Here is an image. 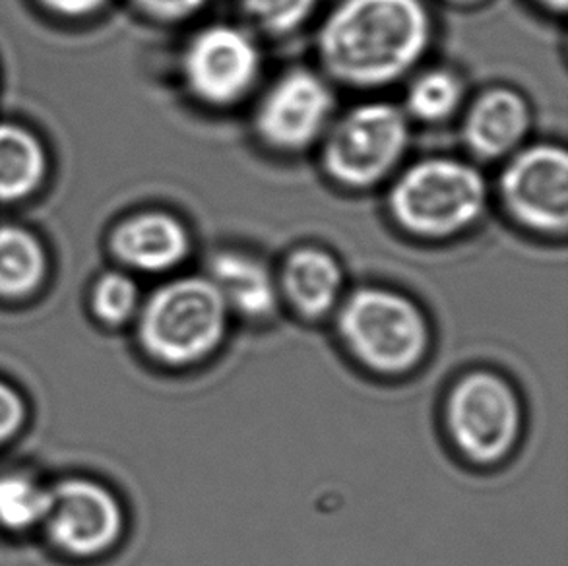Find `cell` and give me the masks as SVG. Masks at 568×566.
Instances as JSON below:
<instances>
[{
	"instance_id": "3",
	"label": "cell",
	"mask_w": 568,
	"mask_h": 566,
	"mask_svg": "<svg viewBox=\"0 0 568 566\" xmlns=\"http://www.w3.org/2000/svg\"><path fill=\"white\" fill-rule=\"evenodd\" d=\"M334 322L339 344L355 365L378 378L412 375L429 357V316L404 291L355 287L342 299Z\"/></svg>"
},
{
	"instance_id": "1",
	"label": "cell",
	"mask_w": 568,
	"mask_h": 566,
	"mask_svg": "<svg viewBox=\"0 0 568 566\" xmlns=\"http://www.w3.org/2000/svg\"><path fill=\"white\" fill-rule=\"evenodd\" d=\"M433 39L425 0H338L316 31L318 70L334 85L386 90L422 69Z\"/></svg>"
},
{
	"instance_id": "11",
	"label": "cell",
	"mask_w": 568,
	"mask_h": 566,
	"mask_svg": "<svg viewBox=\"0 0 568 566\" xmlns=\"http://www.w3.org/2000/svg\"><path fill=\"white\" fill-rule=\"evenodd\" d=\"M462 144L476 163L508 160L528 144L534 111L515 85L495 84L466 101L462 109Z\"/></svg>"
},
{
	"instance_id": "17",
	"label": "cell",
	"mask_w": 568,
	"mask_h": 566,
	"mask_svg": "<svg viewBox=\"0 0 568 566\" xmlns=\"http://www.w3.org/2000/svg\"><path fill=\"white\" fill-rule=\"evenodd\" d=\"M45 272L38 239L18 228L0 230V295L22 297L36 290Z\"/></svg>"
},
{
	"instance_id": "9",
	"label": "cell",
	"mask_w": 568,
	"mask_h": 566,
	"mask_svg": "<svg viewBox=\"0 0 568 566\" xmlns=\"http://www.w3.org/2000/svg\"><path fill=\"white\" fill-rule=\"evenodd\" d=\"M497 200L508 220L539 237L568 230V153L554 142L526 144L503 161Z\"/></svg>"
},
{
	"instance_id": "16",
	"label": "cell",
	"mask_w": 568,
	"mask_h": 566,
	"mask_svg": "<svg viewBox=\"0 0 568 566\" xmlns=\"http://www.w3.org/2000/svg\"><path fill=\"white\" fill-rule=\"evenodd\" d=\"M43 171L45 155L38 139L16 124H0V200L36 191Z\"/></svg>"
},
{
	"instance_id": "10",
	"label": "cell",
	"mask_w": 568,
	"mask_h": 566,
	"mask_svg": "<svg viewBox=\"0 0 568 566\" xmlns=\"http://www.w3.org/2000/svg\"><path fill=\"white\" fill-rule=\"evenodd\" d=\"M47 534L77 557L108 552L123 532V508L111 491L88 479H64L49 489Z\"/></svg>"
},
{
	"instance_id": "23",
	"label": "cell",
	"mask_w": 568,
	"mask_h": 566,
	"mask_svg": "<svg viewBox=\"0 0 568 566\" xmlns=\"http://www.w3.org/2000/svg\"><path fill=\"white\" fill-rule=\"evenodd\" d=\"M43 2L47 7H51L57 12H62V14L80 16L93 12L105 0H43Z\"/></svg>"
},
{
	"instance_id": "5",
	"label": "cell",
	"mask_w": 568,
	"mask_h": 566,
	"mask_svg": "<svg viewBox=\"0 0 568 566\" xmlns=\"http://www.w3.org/2000/svg\"><path fill=\"white\" fill-rule=\"evenodd\" d=\"M412 121L402 105L367 100L336 115L318 144L324 175L347 192L373 191L404 168Z\"/></svg>"
},
{
	"instance_id": "6",
	"label": "cell",
	"mask_w": 568,
	"mask_h": 566,
	"mask_svg": "<svg viewBox=\"0 0 568 566\" xmlns=\"http://www.w3.org/2000/svg\"><path fill=\"white\" fill-rule=\"evenodd\" d=\"M446 438L466 464L495 467L523 443L524 402L507 376L474 368L458 376L443 406Z\"/></svg>"
},
{
	"instance_id": "25",
	"label": "cell",
	"mask_w": 568,
	"mask_h": 566,
	"mask_svg": "<svg viewBox=\"0 0 568 566\" xmlns=\"http://www.w3.org/2000/svg\"><path fill=\"white\" fill-rule=\"evenodd\" d=\"M446 2L456 4V7H474V4H479V2H484V0H446Z\"/></svg>"
},
{
	"instance_id": "7",
	"label": "cell",
	"mask_w": 568,
	"mask_h": 566,
	"mask_svg": "<svg viewBox=\"0 0 568 566\" xmlns=\"http://www.w3.org/2000/svg\"><path fill=\"white\" fill-rule=\"evenodd\" d=\"M264 54L253 30L212 22L186 39L179 72L185 92L200 108L227 111L248 100L261 84Z\"/></svg>"
},
{
	"instance_id": "24",
	"label": "cell",
	"mask_w": 568,
	"mask_h": 566,
	"mask_svg": "<svg viewBox=\"0 0 568 566\" xmlns=\"http://www.w3.org/2000/svg\"><path fill=\"white\" fill-rule=\"evenodd\" d=\"M536 7L546 10L549 14L565 16L567 14L568 0H534Z\"/></svg>"
},
{
	"instance_id": "15",
	"label": "cell",
	"mask_w": 568,
	"mask_h": 566,
	"mask_svg": "<svg viewBox=\"0 0 568 566\" xmlns=\"http://www.w3.org/2000/svg\"><path fill=\"white\" fill-rule=\"evenodd\" d=\"M466 105V85L448 67L415 70L407 78L404 105L412 123L443 124L460 115Z\"/></svg>"
},
{
	"instance_id": "14",
	"label": "cell",
	"mask_w": 568,
	"mask_h": 566,
	"mask_svg": "<svg viewBox=\"0 0 568 566\" xmlns=\"http://www.w3.org/2000/svg\"><path fill=\"white\" fill-rule=\"evenodd\" d=\"M204 276L220 291L233 319L262 324L282 309L276 272L258 254L220 249L207 259Z\"/></svg>"
},
{
	"instance_id": "19",
	"label": "cell",
	"mask_w": 568,
	"mask_h": 566,
	"mask_svg": "<svg viewBox=\"0 0 568 566\" xmlns=\"http://www.w3.org/2000/svg\"><path fill=\"white\" fill-rule=\"evenodd\" d=\"M321 0H239L248 30L268 38H287L313 20Z\"/></svg>"
},
{
	"instance_id": "8",
	"label": "cell",
	"mask_w": 568,
	"mask_h": 566,
	"mask_svg": "<svg viewBox=\"0 0 568 566\" xmlns=\"http://www.w3.org/2000/svg\"><path fill=\"white\" fill-rule=\"evenodd\" d=\"M336 103V85L321 70H282L256 98L251 115L254 139L285 158L311 152L338 115Z\"/></svg>"
},
{
	"instance_id": "18",
	"label": "cell",
	"mask_w": 568,
	"mask_h": 566,
	"mask_svg": "<svg viewBox=\"0 0 568 566\" xmlns=\"http://www.w3.org/2000/svg\"><path fill=\"white\" fill-rule=\"evenodd\" d=\"M49 489L23 474L0 475V528L23 532L45 520Z\"/></svg>"
},
{
	"instance_id": "21",
	"label": "cell",
	"mask_w": 568,
	"mask_h": 566,
	"mask_svg": "<svg viewBox=\"0 0 568 566\" xmlns=\"http://www.w3.org/2000/svg\"><path fill=\"white\" fill-rule=\"evenodd\" d=\"M140 10L163 23L189 22L207 7L210 0H134Z\"/></svg>"
},
{
	"instance_id": "4",
	"label": "cell",
	"mask_w": 568,
	"mask_h": 566,
	"mask_svg": "<svg viewBox=\"0 0 568 566\" xmlns=\"http://www.w3.org/2000/svg\"><path fill=\"white\" fill-rule=\"evenodd\" d=\"M231 321L220 291L204 274L171 277L140 306L139 342L162 367H202L222 350Z\"/></svg>"
},
{
	"instance_id": "22",
	"label": "cell",
	"mask_w": 568,
	"mask_h": 566,
	"mask_svg": "<svg viewBox=\"0 0 568 566\" xmlns=\"http://www.w3.org/2000/svg\"><path fill=\"white\" fill-rule=\"evenodd\" d=\"M26 407L18 392L0 383V444L7 443L22 427Z\"/></svg>"
},
{
	"instance_id": "20",
	"label": "cell",
	"mask_w": 568,
	"mask_h": 566,
	"mask_svg": "<svg viewBox=\"0 0 568 566\" xmlns=\"http://www.w3.org/2000/svg\"><path fill=\"white\" fill-rule=\"evenodd\" d=\"M92 306L95 316L108 324L132 321L142 306L139 285L126 274L109 272L95 283Z\"/></svg>"
},
{
	"instance_id": "12",
	"label": "cell",
	"mask_w": 568,
	"mask_h": 566,
	"mask_svg": "<svg viewBox=\"0 0 568 566\" xmlns=\"http://www.w3.org/2000/svg\"><path fill=\"white\" fill-rule=\"evenodd\" d=\"M282 305L301 321L318 322L334 316L346 297V272L336 254L318 245H301L285 254L276 272Z\"/></svg>"
},
{
	"instance_id": "2",
	"label": "cell",
	"mask_w": 568,
	"mask_h": 566,
	"mask_svg": "<svg viewBox=\"0 0 568 566\" xmlns=\"http://www.w3.org/2000/svg\"><path fill=\"white\" fill-rule=\"evenodd\" d=\"M491 202V186L476 161L430 155L399 169L386 192L390 222L407 237L445 243L476 230Z\"/></svg>"
},
{
	"instance_id": "13",
	"label": "cell",
	"mask_w": 568,
	"mask_h": 566,
	"mask_svg": "<svg viewBox=\"0 0 568 566\" xmlns=\"http://www.w3.org/2000/svg\"><path fill=\"white\" fill-rule=\"evenodd\" d=\"M116 259L144 274H170L192 253V235L179 215L146 210L124 220L111 239Z\"/></svg>"
}]
</instances>
